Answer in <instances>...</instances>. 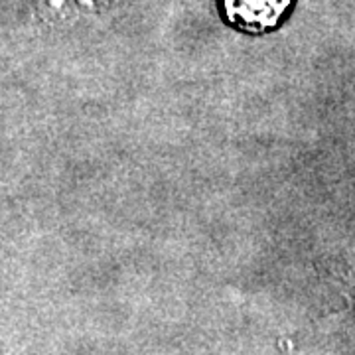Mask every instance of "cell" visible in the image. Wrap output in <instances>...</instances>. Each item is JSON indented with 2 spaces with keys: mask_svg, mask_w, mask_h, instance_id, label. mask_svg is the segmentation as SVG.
I'll return each mask as SVG.
<instances>
[{
  "mask_svg": "<svg viewBox=\"0 0 355 355\" xmlns=\"http://www.w3.org/2000/svg\"><path fill=\"white\" fill-rule=\"evenodd\" d=\"M219 12L233 30L263 36L277 30L291 14L294 0H217Z\"/></svg>",
  "mask_w": 355,
  "mask_h": 355,
  "instance_id": "obj_1",
  "label": "cell"
},
{
  "mask_svg": "<svg viewBox=\"0 0 355 355\" xmlns=\"http://www.w3.org/2000/svg\"><path fill=\"white\" fill-rule=\"evenodd\" d=\"M113 0H44V14L51 22H71L105 12Z\"/></svg>",
  "mask_w": 355,
  "mask_h": 355,
  "instance_id": "obj_2",
  "label": "cell"
},
{
  "mask_svg": "<svg viewBox=\"0 0 355 355\" xmlns=\"http://www.w3.org/2000/svg\"><path fill=\"white\" fill-rule=\"evenodd\" d=\"M345 298L355 308V270H352L345 279Z\"/></svg>",
  "mask_w": 355,
  "mask_h": 355,
  "instance_id": "obj_3",
  "label": "cell"
}]
</instances>
